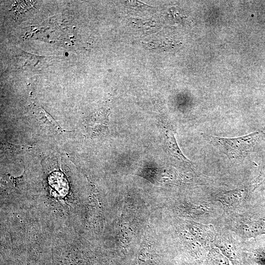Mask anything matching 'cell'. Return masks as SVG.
<instances>
[{
    "label": "cell",
    "mask_w": 265,
    "mask_h": 265,
    "mask_svg": "<svg viewBox=\"0 0 265 265\" xmlns=\"http://www.w3.org/2000/svg\"><path fill=\"white\" fill-rule=\"evenodd\" d=\"M226 224L227 229L243 238L265 235V201L249 203L243 207V212L237 211L230 214Z\"/></svg>",
    "instance_id": "cell-1"
},
{
    "label": "cell",
    "mask_w": 265,
    "mask_h": 265,
    "mask_svg": "<svg viewBox=\"0 0 265 265\" xmlns=\"http://www.w3.org/2000/svg\"><path fill=\"white\" fill-rule=\"evenodd\" d=\"M265 135L263 131L235 138H223L203 134L206 140L232 159H239L246 156Z\"/></svg>",
    "instance_id": "cell-2"
},
{
    "label": "cell",
    "mask_w": 265,
    "mask_h": 265,
    "mask_svg": "<svg viewBox=\"0 0 265 265\" xmlns=\"http://www.w3.org/2000/svg\"><path fill=\"white\" fill-rule=\"evenodd\" d=\"M213 247L227 257L233 265H250L245 246L237 243L229 233L221 231L216 234Z\"/></svg>",
    "instance_id": "cell-3"
},
{
    "label": "cell",
    "mask_w": 265,
    "mask_h": 265,
    "mask_svg": "<svg viewBox=\"0 0 265 265\" xmlns=\"http://www.w3.org/2000/svg\"><path fill=\"white\" fill-rule=\"evenodd\" d=\"M248 194L247 189L238 188L235 189L219 192L213 195L214 199L228 209L238 208L245 202Z\"/></svg>",
    "instance_id": "cell-4"
},
{
    "label": "cell",
    "mask_w": 265,
    "mask_h": 265,
    "mask_svg": "<svg viewBox=\"0 0 265 265\" xmlns=\"http://www.w3.org/2000/svg\"><path fill=\"white\" fill-rule=\"evenodd\" d=\"M249 261L257 265H265V241L256 242L246 247Z\"/></svg>",
    "instance_id": "cell-5"
},
{
    "label": "cell",
    "mask_w": 265,
    "mask_h": 265,
    "mask_svg": "<svg viewBox=\"0 0 265 265\" xmlns=\"http://www.w3.org/2000/svg\"><path fill=\"white\" fill-rule=\"evenodd\" d=\"M202 265H233L230 260L219 250L212 247Z\"/></svg>",
    "instance_id": "cell-6"
},
{
    "label": "cell",
    "mask_w": 265,
    "mask_h": 265,
    "mask_svg": "<svg viewBox=\"0 0 265 265\" xmlns=\"http://www.w3.org/2000/svg\"><path fill=\"white\" fill-rule=\"evenodd\" d=\"M165 135L167 146L171 154L183 162H189V160L184 156L178 147L175 137L172 132L166 130Z\"/></svg>",
    "instance_id": "cell-7"
},
{
    "label": "cell",
    "mask_w": 265,
    "mask_h": 265,
    "mask_svg": "<svg viewBox=\"0 0 265 265\" xmlns=\"http://www.w3.org/2000/svg\"><path fill=\"white\" fill-rule=\"evenodd\" d=\"M250 265H256V264H254V263H251V262H250Z\"/></svg>",
    "instance_id": "cell-8"
}]
</instances>
